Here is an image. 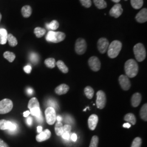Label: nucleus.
Masks as SVG:
<instances>
[{
  "instance_id": "23",
  "label": "nucleus",
  "mask_w": 147,
  "mask_h": 147,
  "mask_svg": "<svg viewBox=\"0 0 147 147\" xmlns=\"http://www.w3.org/2000/svg\"><path fill=\"white\" fill-rule=\"evenodd\" d=\"M39 102L36 98L33 97L31 98L28 102V108L31 110L32 109L35 108V107H40Z\"/></svg>"
},
{
  "instance_id": "6",
  "label": "nucleus",
  "mask_w": 147,
  "mask_h": 147,
  "mask_svg": "<svg viewBox=\"0 0 147 147\" xmlns=\"http://www.w3.org/2000/svg\"><path fill=\"white\" fill-rule=\"evenodd\" d=\"M87 42L84 39L80 38H78L75 45V50L77 54L81 55L84 54L87 50Z\"/></svg>"
},
{
  "instance_id": "18",
  "label": "nucleus",
  "mask_w": 147,
  "mask_h": 147,
  "mask_svg": "<svg viewBox=\"0 0 147 147\" xmlns=\"http://www.w3.org/2000/svg\"><path fill=\"white\" fill-rule=\"evenodd\" d=\"M142 100V96L139 93H136L132 96L131 102V105L134 107H136L138 106Z\"/></svg>"
},
{
  "instance_id": "17",
  "label": "nucleus",
  "mask_w": 147,
  "mask_h": 147,
  "mask_svg": "<svg viewBox=\"0 0 147 147\" xmlns=\"http://www.w3.org/2000/svg\"><path fill=\"white\" fill-rule=\"evenodd\" d=\"M69 86H68L67 84H61L60 85H59L58 86H57L56 88H55V93L59 95H63L66 94L69 90Z\"/></svg>"
},
{
  "instance_id": "53",
  "label": "nucleus",
  "mask_w": 147,
  "mask_h": 147,
  "mask_svg": "<svg viewBox=\"0 0 147 147\" xmlns=\"http://www.w3.org/2000/svg\"><path fill=\"white\" fill-rule=\"evenodd\" d=\"M87 109H89V107H86V109H84V111H86V110H87Z\"/></svg>"
},
{
  "instance_id": "34",
  "label": "nucleus",
  "mask_w": 147,
  "mask_h": 147,
  "mask_svg": "<svg viewBox=\"0 0 147 147\" xmlns=\"http://www.w3.org/2000/svg\"><path fill=\"white\" fill-rule=\"evenodd\" d=\"M99 143V138L97 136H93L91 139L89 147H98Z\"/></svg>"
},
{
  "instance_id": "43",
  "label": "nucleus",
  "mask_w": 147,
  "mask_h": 147,
  "mask_svg": "<svg viewBox=\"0 0 147 147\" xmlns=\"http://www.w3.org/2000/svg\"><path fill=\"white\" fill-rule=\"evenodd\" d=\"M71 138L72 140V141H73L74 142H75L76 140H77V135L76 134H73L71 136Z\"/></svg>"
},
{
  "instance_id": "32",
  "label": "nucleus",
  "mask_w": 147,
  "mask_h": 147,
  "mask_svg": "<svg viewBox=\"0 0 147 147\" xmlns=\"http://www.w3.org/2000/svg\"><path fill=\"white\" fill-rule=\"evenodd\" d=\"M59 24L57 20H53L50 23L47 24L46 26L50 30H56L58 29Z\"/></svg>"
},
{
  "instance_id": "8",
  "label": "nucleus",
  "mask_w": 147,
  "mask_h": 147,
  "mask_svg": "<svg viewBox=\"0 0 147 147\" xmlns=\"http://www.w3.org/2000/svg\"><path fill=\"white\" fill-rule=\"evenodd\" d=\"M106 103V96L105 92L102 90H99L96 93V104L97 107L99 109H102L105 107Z\"/></svg>"
},
{
  "instance_id": "10",
  "label": "nucleus",
  "mask_w": 147,
  "mask_h": 147,
  "mask_svg": "<svg viewBox=\"0 0 147 147\" xmlns=\"http://www.w3.org/2000/svg\"><path fill=\"white\" fill-rule=\"evenodd\" d=\"M89 67L93 71H98L101 68V62L99 59L96 56H92L88 59Z\"/></svg>"
},
{
  "instance_id": "52",
  "label": "nucleus",
  "mask_w": 147,
  "mask_h": 147,
  "mask_svg": "<svg viewBox=\"0 0 147 147\" xmlns=\"http://www.w3.org/2000/svg\"><path fill=\"white\" fill-rule=\"evenodd\" d=\"M1 19H2V15H1V14L0 13V22H1Z\"/></svg>"
},
{
  "instance_id": "11",
  "label": "nucleus",
  "mask_w": 147,
  "mask_h": 147,
  "mask_svg": "<svg viewBox=\"0 0 147 147\" xmlns=\"http://www.w3.org/2000/svg\"><path fill=\"white\" fill-rule=\"evenodd\" d=\"M109 45L110 43L109 40L105 38H101L97 42L98 49L99 52L102 54L105 53L107 51Z\"/></svg>"
},
{
  "instance_id": "33",
  "label": "nucleus",
  "mask_w": 147,
  "mask_h": 147,
  "mask_svg": "<svg viewBox=\"0 0 147 147\" xmlns=\"http://www.w3.org/2000/svg\"><path fill=\"white\" fill-rule=\"evenodd\" d=\"M3 57L11 63L14 61L16 58V55L14 53L10 51H5L3 53Z\"/></svg>"
},
{
  "instance_id": "47",
  "label": "nucleus",
  "mask_w": 147,
  "mask_h": 147,
  "mask_svg": "<svg viewBox=\"0 0 147 147\" xmlns=\"http://www.w3.org/2000/svg\"><path fill=\"white\" fill-rule=\"evenodd\" d=\"M123 127H125V128H130L131 127V125L129 123H125L124 124H123Z\"/></svg>"
},
{
  "instance_id": "22",
  "label": "nucleus",
  "mask_w": 147,
  "mask_h": 147,
  "mask_svg": "<svg viewBox=\"0 0 147 147\" xmlns=\"http://www.w3.org/2000/svg\"><path fill=\"white\" fill-rule=\"evenodd\" d=\"M124 121H126L129 123H130L132 125H135V124L136 123V117L132 113H129L126 114V115L124 116Z\"/></svg>"
},
{
  "instance_id": "42",
  "label": "nucleus",
  "mask_w": 147,
  "mask_h": 147,
  "mask_svg": "<svg viewBox=\"0 0 147 147\" xmlns=\"http://www.w3.org/2000/svg\"><path fill=\"white\" fill-rule=\"evenodd\" d=\"M0 147H9V146L2 139H0Z\"/></svg>"
},
{
  "instance_id": "54",
  "label": "nucleus",
  "mask_w": 147,
  "mask_h": 147,
  "mask_svg": "<svg viewBox=\"0 0 147 147\" xmlns=\"http://www.w3.org/2000/svg\"><path fill=\"white\" fill-rule=\"evenodd\" d=\"M125 1H127V0H125Z\"/></svg>"
},
{
  "instance_id": "9",
  "label": "nucleus",
  "mask_w": 147,
  "mask_h": 147,
  "mask_svg": "<svg viewBox=\"0 0 147 147\" xmlns=\"http://www.w3.org/2000/svg\"><path fill=\"white\" fill-rule=\"evenodd\" d=\"M16 129V124L13 123L11 121H6L5 119L0 120V130H8L10 131H14Z\"/></svg>"
},
{
  "instance_id": "13",
  "label": "nucleus",
  "mask_w": 147,
  "mask_h": 147,
  "mask_svg": "<svg viewBox=\"0 0 147 147\" xmlns=\"http://www.w3.org/2000/svg\"><path fill=\"white\" fill-rule=\"evenodd\" d=\"M123 9L121 4L117 3L114 5L110 11V15L111 16L118 18L122 14Z\"/></svg>"
},
{
  "instance_id": "5",
  "label": "nucleus",
  "mask_w": 147,
  "mask_h": 147,
  "mask_svg": "<svg viewBox=\"0 0 147 147\" xmlns=\"http://www.w3.org/2000/svg\"><path fill=\"white\" fill-rule=\"evenodd\" d=\"M13 108V103L9 99H4L0 101V114L3 115L11 112Z\"/></svg>"
},
{
  "instance_id": "46",
  "label": "nucleus",
  "mask_w": 147,
  "mask_h": 147,
  "mask_svg": "<svg viewBox=\"0 0 147 147\" xmlns=\"http://www.w3.org/2000/svg\"><path fill=\"white\" fill-rule=\"evenodd\" d=\"M30 111H25V112H24V113H23V116L24 117H27L28 116L30 115Z\"/></svg>"
},
{
  "instance_id": "29",
  "label": "nucleus",
  "mask_w": 147,
  "mask_h": 147,
  "mask_svg": "<svg viewBox=\"0 0 147 147\" xmlns=\"http://www.w3.org/2000/svg\"><path fill=\"white\" fill-rule=\"evenodd\" d=\"M7 41L8 42L9 45L12 47H16L18 44V40H17L16 38L11 34H8Z\"/></svg>"
},
{
  "instance_id": "44",
  "label": "nucleus",
  "mask_w": 147,
  "mask_h": 147,
  "mask_svg": "<svg viewBox=\"0 0 147 147\" xmlns=\"http://www.w3.org/2000/svg\"><path fill=\"white\" fill-rule=\"evenodd\" d=\"M36 119L37 121L39 122V123H42L43 121V118H42V113L40 116H39L38 117H36Z\"/></svg>"
},
{
  "instance_id": "51",
  "label": "nucleus",
  "mask_w": 147,
  "mask_h": 147,
  "mask_svg": "<svg viewBox=\"0 0 147 147\" xmlns=\"http://www.w3.org/2000/svg\"><path fill=\"white\" fill-rule=\"evenodd\" d=\"M111 1H112L113 2L116 3H119V2L121 1V0H111Z\"/></svg>"
},
{
  "instance_id": "37",
  "label": "nucleus",
  "mask_w": 147,
  "mask_h": 147,
  "mask_svg": "<svg viewBox=\"0 0 147 147\" xmlns=\"http://www.w3.org/2000/svg\"><path fill=\"white\" fill-rule=\"evenodd\" d=\"M30 60L33 63H37L39 61V57L37 53H32L30 55Z\"/></svg>"
},
{
  "instance_id": "14",
  "label": "nucleus",
  "mask_w": 147,
  "mask_h": 147,
  "mask_svg": "<svg viewBox=\"0 0 147 147\" xmlns=\"http://www.w3.org/2000/svg\"><path fill=\"white\" fill-rule=\"evenodd\" d=\"M51 131L48 129H46L44 131L40 132L39 134L37 135L36 138L37 142H43L49 139L51 137Z\"/></svg>"
},
{
  "instance_id": "36",
  "label": "nucleus",
  "mask_w": 147,
  "mask_h": 147,
  "mask_svg": "<svg viewBox=\"0 0 147 147\" xmlns=\"http://www.w3.org/2000/svg\"><path fill=\"white\" fill-rule=\"evenodd\" d=\"M30 114H31L33 116H35L36 117H38L42 113L40 107H35V108L32 109L30 111Z\"/></svg>"
},
{
  "instance_id": "40",
  "label": "nucleus",
  "mask_w": 147,
  "mask_h": 147,
  "mask_svg": "<svg viewBox=\"0 0 147 147\" xmlns=\"http://www.w3.org/2000/svg\"><path fill=\"white\" fill-rule=\"evenodd\" d=\"M24 70L25 71V73H26L27 74L31 73L32 70V67L31 66L28 65L25 66L24 68Z\"/></svg>"
},
{
  "instance_id": "48",
  "label": "nucleus",
  "mask_w": 147,
  "mask_h": 147,
  "mask_svg": "<svg viewBox=\"0 0 147 147\" xmlns=\"http://www.w3.org/2000/svg\"><path fill=\"white\" fill-rule=\"evenodd\" d=\"M27 92L29 95H31L33 93V90L31 88H28L27 89Z\"/></svg>"
},
{
  "instance_id": "28",
  "label": "nucleus",
  "mask_w": 147,
  "mask_h": 147,
  "mask_svg": "<svg viewBox=\"0 0 147 147\" xmlns=\"http://www.w3.org/2000/svg\"><path fill=\"white\" fill-rule=\"evenodd\" d=\"M46 33V30L39 27H37L34 30V33L37 38L43 37Z\"/></svg>"
},
{
  "instance_id": "35",
  "label": "nucleus",
  "mask_w": 147,
  "mask_h": 147,
  "mask_svg": "<svg viewBox=\"0 0 147 147\" xmlns=\"http://www.w3.org/2000/svg\"><path fill=\"white\" fill-rule=\"evenodd\" d=\"M142 144V139L140 137L135 138L132 143L131 147H141Z\"/></svg>"
},
{
  "instance_id": "2",
  "label": "nucleus",
  "mask_w": 147,
  "mask_h": 147,
  "mask_svg": "<svg viewBox=\"0 0 147 147\" xmlns=\"http://www.w3.org/2000/svg\"><path fill=\"white\" fill-rule=\"evenodd\" d=\"M122 48V43L119 40H114L109 45L107 54L111 58H115L118 56Z\"/></svg>"
},
{
  "instance_id": "45",
  "label": "nucleus",
  "mask_w": 147,
  "mask_h": 147,
  "mask_svg": "<svg viewBox=\"0 0 147 147\" xmlns=\"http://www.w3.org/2000/svg\"><path fill=\"white\" fill-rule=\"evenodd\" d=\"M32 119L31 117H28L27 119V124L31 126L32 125Z\"/></svg>"
},
{
  "instance_id": "25",
  "label": "nucleus",
  "mask_w": 147,
  "mask_h": 147,
  "mask_svg": "<svg viewBox=\"0 0 147 147\" xmlns=\"http://www.w3.org/2000/svg\"><path fill=\"white\" fill-rule=\"evenodd\" d=\"M56 65L58 67V69L63 73L66 74L68 73V68L67 67V65L64 64L62 61H58L56 62Z\"/></svg>"
},
{
  "instance_id": "16",
  "label": "nucleus",
  "mask_w": 147,
  "mask_h": 147,
  "mask_svg": "<svg viewBox=\"0 0 147 147\" xmlns=\"http://www.w3.org/2000/svg\"><path fill=\"white\" fill-rule=\"evenodd\" d=\"M98 123V117L96 115L93 114L90 116L88 119V125L89 129L93 131L94 130Z\"/></svg>"
},
{
  "instance_id": "7",
  "label": "nucleus",
  "mask_w": 147,
  "mask_h": 147,
  "mask_svg": "<svg viewBox=\"0 0 147 147\" xmlns=\"http://www.w3.org/2000/svg\"><path fill=\"white\" fill-rule=\"evenodd\" d=\"M46 121L48 124L53 125L56 121V113L55 109L52 107H49L45 111Z\"/></svg>"
},
{
  "instance_id": "12",
  "label": "nucleus",
  "mask_w": 147,
  "mask_h": 147,
  "mask_svg": "<svg viewBox=\"0 0 147 147\" xmlns=\"http://www.w3.org/2000/svg\"><path fill=\"white\" fill-rule=\"evenodd\" d=\"M119 82L121 88L124 90H128L131 87V82L129 78L125 75H121L119 78Z\"/></svg>"
},
{
  "instance_id": "1",
  "label": "nucleus",
  "mask_w": 147,
  "mask_h": 147,
  "mask_svg": "<svg viewBox=\"0 0 147 147\" xmlns=\"http://www.w3.org/2000/svg\"><path fill=\"white\" fill-rule=\"evenodd\" d=\"M124 69L126 76L128 78H133L137 75L139 67L135 60L130 59L127 60L125 63Z\"/></svg>"
},
{
  "instance_id": "4",
  "label": "nucleus",
  "mask_w": 147,
  "mask_h": 147,
  "mask_svg": "<svg viewBox=\"0 0 147 147\" xmlns=\"http://www.w3.org/2000/svg\"><path fill=\"white\" fill-rule=\"evenodd\" d=\"M134 53L138 62L143 61L146 57L147 53L144 46L142 43H138L134 47Z\"/></svg>"
},
{
  "instance_id": "20",
  "label": "nucleus",
  "mask_w": 147,
  "mask_h": 147,
  "mask_svg": "<svg viewBox=\"0 0 147 147\" xmlns=\"http://www.w3.org/2000/svg\"><path fill=\"white\" fill-rule=\"evenodd\" d=\"M32 9L30 5H24L21 9V13L22 15L24 18H29L31 16Z\"/></svg>"
},
{
  "instance_id": "31",
  "label": "nucleus",
  "mask_w": 147,
  "mask_h": 147,
  "mask_svg": "<svg viewBox=\"0 0 147 147\" xmlns=\"http://www.w3.org/2000/svg\"><path fill=\"white\" fill-rule=\"evenodd\" d=\"M95 5L99 9H104L107 7V3L104 0H93Z\"/></svg>"
},
{
  "instance_id": "26",
  "label": "nucleus",
  "mask_w": 147,
  "mask_h": 147,
  "mask_svg": "<svg viewBox=\"0 0 147 147\" xmlns=\"http://www.w3.org/2000/svg\"><path fill=\"white\" fill-rule=\"evenodd\" d=\"M141 118L144 121H147V104H145L142 106L140 112Z\"/></svg>"
},
{
  "instance_id": "50",
  "label": "nucleus",
  "mask_w": 147,
  "mask_h": 147,
  "mask_svg": "<svg viewBox=\"0 0 147 147\" xmlns=\"http://www.w3.org/2000/svg\"><path fill=\"white\" fill-rule=\"evenodd\" d=\"M56 119L57 120V121H61L62 118V117L61 116H58L56 117Z\"/></svg>"
},
{
  "instance_id": "15",
  "label": "nucleus",
  "mask_w": 147,
  "mask_h": 147,
  "mask_svg": "<svg viewBox=\"0 0 147 147\" xmlns=\"http://www.w3.org/2000/svg\"><path fill=\"white\" fill-rule=\"evenodd\" d=\"M136 21L139 23H144L147 21V8H143L140 11L135 17Z\"/></svg>"
},
{
  "instance_id": "3",
  "label": "nucleus",
  "mask_w": 147,
  "mask_h": 147,
  "mask_svg": "<svg viewBox=\"0 0 147 147\" xmlns=\"http://www.w3.org/2000/svg\"><path fill=\"white\" fill-rule=\"evenodd\" d=\"M65 38V34L62 32L49 31L46 36V40L49 42L58 43L63 41Z\"/></svg>"
},
{
  "instance_id": "24",
  "label": "nucleus",
  "mask_w": 147,
  "mask_h": 147,
  "mask_svg": "<svg viewBox=\"0 0 147 147\" xmlns=\"http://www.w3.org/2000/svg\"><path fill=\"white\" fill-rule=\"evenodd\" d=\"M84 94L86 95L88 99H91L94 96V91L93 88L91 87L90 86H87L84 88Z\"/></svg>"
},
{
  "instance_id": "30",
  "label": "nucleus",
  "mask_w": 147,
  "mask_h": 147,
  "mask_svg": "<svg viewBox=\"0 0 147 147\" xmlns=\"http://www.w3.org/2000/svg\"><path fill=\"white\" fill-rule=\"evenodd\" d=\"M131 6L135 9H139L143 5V0H131Z\"/></svg>"
},
{
  "instance_id": "49",
  "label": "nucleus",
  "mask_w": 147,
  "mask_h": 147,
  "mask_svg": "<svg viewBox=\"0 0 147 147\" xmlns=\"http://www.w3.org/2000/svg\"><path fill=\"white\" fill-rule=\"evenodd\" d=\"M42 127L41 126H38L37 127V132L40 133L42 131Z\"/></svg>"
},
{
  "instance_id": "21",
  "label": "nucleus",
  "mask_w": 147,
  "mask_h": 147,
  "mask_svg": "<svg viewBox=\"0 0 147 147\" xmlns=\"http://www.w3.org/2000/svg\"><path fill=\"white\" fill-rule=\"evenodd\" d=\"M55 133L57 136H62L64 133V129L62 123L61 121H57L55 125Z\"/></svg>"
},
{
  "instance_id": "41",
  "label": "nucleus",
  "mask_w": 147,
  "mask_h": 147,
  "mask_svg": "<svg viewBox=\"0 0 147 147\" xmlns=\"http://www.w3.org/2000/svg\"><path fill=\"white\" fill-rule=\"evenodd\" d=\"M62 137L63 139L66 140H68L70 137V135L69 133H67V132H64L63 134L62 135Z\"/></svg>"
},
{
  "instance_id": "27",
  "label": "nucleus",
  "mask_w": 147,
  "mask_h": 147,
  "mask_svg": "<svg viewBox=\"0 0 147 147\" xmlns=\"http://www.w3.org/2000/svg\"><path fill=\"white\" fill-rule=\"evenodd\" d=\"M44 63L47 68H53L56 65V62L55 59L53 58H49L46 59L44 61Z\"/></svg>"
},
{
  "instance_id": "19",
  "label": "nucleus",
  "mask_w": 147,
  "mask_h": 147,
  "mask_svg": "<svg viewBox=\"0 0 147 147\" xmlns=\"http://www.w3.org/2000/svg\"><path fill=\"white\" fill-rule=\"evenodd\" d=\"M8 33L5 28L0 29V44L5 45L7 42Z\"/></svg>"
},
{
  "instance_id": "39",
  "label": "nucleus",
  "mask_w": 147,
  "mask_h": 147,
  "mask_svg": "<svg viewBox=\"0 0 147 147\" xmlns=\"http://www.w3.org/2000/svg\"><path fill=\"white\" fill-rule=\"evenodd\" d=\"M63 129H64V132L69 133L71 130V127L70 125L67 124V125H65L64 126H63Z\"/></svg>"
},
{
  "instance_id": "38",
  "label": "nucleus",
  "mask_w": 147,
  "mask_h": 147,
  "mask_svg": "<svg viewBox=\"0 0 147 147\" xmlns=\"http://www.w3.org/2000/svg\"><path fill=\"white\" fill-rule=\"evenodd\" d=\"M82 5L86 8H89L92 5L91 0H80Z\"/></svg>"
}]
</instances>
